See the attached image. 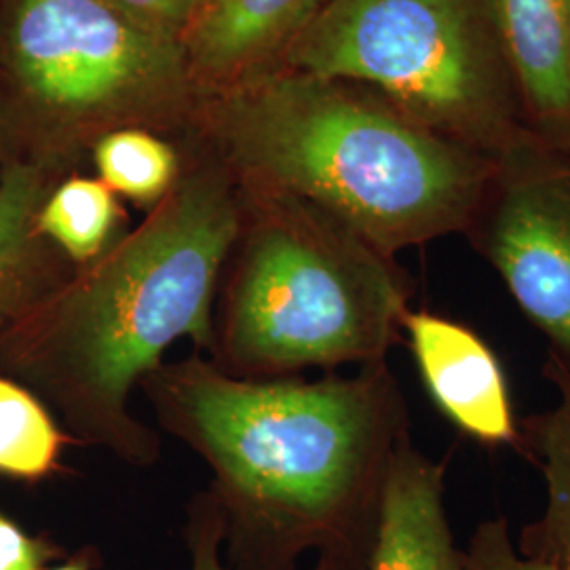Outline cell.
<instances>
[{
	"mask_svg": "<svg viewBox=\"0 0 570 570\" xmlns=\"http://www.w3.org/2000/svg\"><path fill=\"white\" fill-rule=\"evenodd\" d=\"M159 425L204 459L230 570H296L317 551L364 550L389 456L407 431L385 364L353 376L247 381L207 357L142 381Z\"/></svg>",
	"mask_w": 570,
	"mask_h": 570,
	"instance_id": "1",
	"label": "cell"
},
{
	"mask_svg": "<svg viewBox=\"0 0 570 570\" xmlns=\"http://www.w3.org/2000/svg\"><path fill=\"white\" fill-rule=\"evenodd\" d=\"M242 226V190L223 161L180 174L142 225L77 268L0 338V374L32 391L72 442L127 465L161 459L131 395L190 338L209 351L212 315Z\"/></svg>",
	"mask_w": 570,
	"mask_h": 570,
	"instance_id": "2",
	"label": "cell"
},
{
	"mask_svg": "<svg viewBox=\"0 0 570 570\" xmlns=\"http://www.w3.org/2000/svg\"><path fill=\"white\" fill-rule=\"evenodd\" d=\"M212 129L242 186L315 205L389 258L468 233L497 171L389 102L287 68L230 85Z\"/></svg>",
	"mask_w": 570,
	"mask_h": 570,
	"instance_id": "3",
	"label": "cell"
},
{
	"mask_svg": "<svg viewBox=\"0 0 570 570\" xmlns=\"http://www.w3.org/2000/svg\"><path fill=\"white\" fill-rule=\"evenodd\" d=\"M239 190L242 226L218 285L207 360L247 381L385 364L412 308L395 261L315 205Z\"/></svg>",
	"mask_w": 570,
	"mask_h": 570,
	"instance_id": "4",
	"label": "cell"
},
{
	"mask_svg": "<svg viewBox=\"0 0 570 570\" xmlns=\"http://www.w3.org/2000/svg\"><path fill=\"white\" fill-rule=\"evenodd\" d=\"M284 61L370 85L407 119L492 161L530 136L490 0H326Z\"/></svg>",
	"mask_w": 570,
	"mask_h": 570,
	"instance_id": "5",
	"label": "cell"
},
{
	"mask_svg": "<svg viewBox=\"0 0 570 570\" xmlns=\"http://www.w3.org/2000/svg\"><path fill=\"white\" fill-rule=\"evenodd\" d=\"M190 81L183 45L110 0H0V91L28 159L61 171L91 129L161 117Z\"/></svg>",
	"mask_w": 570,
	"mask_h": 570,
	"instance_id": "6",
	"label": "cell"
},
{
	"mask_svg": "<svg viewBox=\"0 0 570 570\" xmlns=\"http://www.w3.org/2000/svg\"><path fill=\"white\" fill-rule=\"evenodd\" d=\"M468 235L570 372V150L532 134L510 148Z\"/></svg>",
	"mask_w": 570,
	"mask_h": 570,
	"instance_id": "7",
	"label": "cell"
},
{
	"mask_svg": "<svg viewBox=\"0 0 570 570\" xmlns=\"http://www.w3.org/2000/svg\"><path fill=\"white\" fill-rule=\"evenodd\" d=\"M402 334L429 397L454 428L484 446L520 444L505 370L473 327L410 308Z\"/></svg>",
	"mask_w": 570,
	"mask_h": 570,
	"instance_id": "8",
	"label": "cell"
},
{
	"mask_svg": "<svg viewBox=\"0 0 570 570\" xmlns=\"http://www.w3.org/2000/svg\"><path fill=\"white\" fill-rule=\"evenodd\" d=\"M364 570H465L446 511V461L407 431L389 456Z\"/></svg>",
	"mask_w": 570,
	"mask_h": 570,
	"instance_id": "9",
	"label": "cell"
},
{
	"mask_svg": "<svg viewBox=\"0 0 570 570\" xmlns=\"http://www.w3.org/2000/svg\"><path fill=\"white\" fill-rule=\"evenodd\" d=\"M530 134L570 150V0H490Z\"/></svg>",
	"mask_w": 570,
	"mask_h": 570,
	"instance_id": "10",
	"label": "cell"
},
{
	"mask_svg": "<svg viewBox=\"0 0 570 570\" xmlns=\"http://www.w3.org/2000/svg\"><path fill=\"white\" fill-rule=\"evenodd\" d=\"M326 0H202L184 32L193 79L237 85L284 56Z\"/></svg>",
	"mask_w": 570,
	"mask_h": 570,
	"instance_id": "11",
	"label": "cell"
},
{
	"mask_svg": "<svg viewBox=\"0 0 570 570\" xmlns=\"http://www.w3.org/2000/svg\"><path fill=\"white\" fill-rule=\"evenodd\" d=\"M61 180L51 165L18 157L0 183V338L45 303L77 266L49 244L37 216Z\"/></svg>",
	"mask_w": 570,
	"mask_h": 570,
	"instance_id": "12",
	"label": "cell"
},
{
	"mask_svg": "<svg viewBox=\"0 0 570 570\" xmlns=\"http://www.w3.org/2000/svg\"><path fill=\"white\" fill-rule=\"evenodd\" d=\"M543 374L556 402L522 423L518 449L543 475L546 508L520 530L515 546L529 558L570 567V372L548 355Z\"/></svg>",
	"mask_w": 570,
	"mask_h": 570,
	"instance_id": "13",
	"label": "cell"
},
{
	"mask_svg": "<svg viewBox=\"0 0 570 570\" xmlns=\"http://www.w3.org/2000/svg\"><path fill=\"white\" fill-rule=\"evenodd\" d=\"M125 214L117 195L100 180L68 176L42 202L37 226L70 265L81 268L98 261L115 244Z\"/></svg>",
	"mask_w": 570,
	"mask_h": 570,
	"instance_id": "14",
	"label": "cell"
},
{
	"mask_svg": "<svg viewBox=\"0 0 570 570\" xmlns=\"http://www.w3.org/2000/svg\"><path fill=\"white\" fill-rule=\"evenodd\" d=\"M94 164L117 197L148 209L164 202L183 174L176 148L142 127L106 131L94 146Z\"/></svg>",
	"mask_w": 570,
	"mask_h": 570,
	"instance_id": "15",
	"label": "cell"
},
{
	"mask_svg": "<svg viewBox=\"0 0 570 570\" xmlns=\"http://www.w3.org/2000/svg\"><path fill=\"white\" fill-rule=\"evenodd\" d=\"M66 444L72 440L49 407L20 383L0 376V473L42 480L60 469Z\"/></svg>",
	"mask_w": 570,
	"mask_h": 570,
	"instance_id": "16",
	"label": "cell"
},
{
	"mask_svg": "<svg viewBox=\"0 0 570 570\" xmlns=\"http://www.w3.org/2000/svg\"><path fill=\"white\" fill-rule=\"evenodd\" d=\"M184 537L190 556L188 570H230L223 556V522L207 492L195 497ZM366 551L367 548L320 553L311 570H364Z\"/></svg>",
	"mask_w": 570,
	"mask_h": 570,
	"instance_id": "17",
	"label": "cell"
},
{
	"mask_svg": "<svg viewBox=\"0 0 570 570\" xmlns=\"http://www.w3.org/2000/svg\"><path fill=\"white\" fill-rule=\"evenodd\" d=\"M465 570H570L564 564L529 558L515 546L510 520L497 515L478 524L463 548Z\"/></svg>",
	"mask_w": 570,
	"mask_h": 570,
	"instance_id": "18",
	"label": "cell"
},
{
	"mask_svg": "<svg viewBox=\"0 0 570 570\" xmlns=\"http://www.w3.org/2000/svg\"><path fill=\"white\" fill-rule=\"evenodd\" d=\"M129 18L169 41H183L202 0H110Z\"/></svg>",
	"mask_w": 570,
	"mask_h": 570,
	"instance_id": "19",
	"label": "cell"
},
{
	"mask_svg": "<svg viewBox=\"0 0 570 570\" xmlns=\"http://www.w3.org/2000/svg\"><path fill=\"white\" fill-rule=\"evenodd\" d=\"M61 551L0 513V570H42Z\"/></svg>",
	"mask_w": 570,
	"mask_h": 570,
	"instance_id": "20",
	"label": "cell"
},
{
	"mask_svg": "<svg viewBox=\"0 0 570 570\" xmlns=\"http://www.w3.org/2000/svg\"><path fill=\"white\" fill-rule=\"evenodd\" d=\"M18 157H23L20 140H18L7 102H4V96L0 91V183H2V176H4L9 164Z\"/></svg>",
	"mask_w": 570,
	"mask_h": 570,
	"instance_id": "21",
	"label": "cell"
},
{
	"mask_svg": "<svg viewBox=\"0 0 570 570\" xmlns=\"http://www.w3.org/2000/svg\"><path fill=\"white\" fill-rule=\"evenodd\" d=\"M42 570H96V558H94V550L81 551V553L72 556L70 560H66V562H61V564H58V567H53V569Z\"/></svg>",
	"mask_w": 570,
	"mask_h": 570,
	"instance_id": "22",
	"label": "cell"
}]
</instances>
